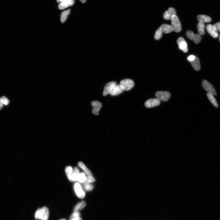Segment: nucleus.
Listing matches in <instances>:
<instances>
[{"mask_svg": "<svg viewBox=\"0 0 220 220\" xmlns=\"http://www.w3.org/2000/svg\"><path fill=\"white\" fill-rule=\"evenodd\" d=\"M0 100H1L3 105H7L10 102L9 100L5 96H3L0 98Z\"/></svg>", "mask_w": 220, "mask_h": 220, "instance_id": "c85d7f7f", "label": "nucleus"}, {"mask_svg": "<svg viewBox=\"0 0 220 220\" xmlns=\"http://www.w3.org/2000/svg\"><path fill=\"white\" fill-rule=\"evenodd\" d=\"M176 11L174 8L172 7L169 8L168 10L166 11L164 13V19L167 20H170L172 16L176 15Z\"/></svg>", "mask_w": 220, "mask_h": 220, "instance_id": "ddd939ff", "label": "nucleus"}, {"mask_svg": "<svg viewBox=\"0 0 220 220\" xmlns=\"http://www.w3.org/2000/svg\"><path fill=\"white\" fill-rule=\"evenodd\" d=\"M214 26L215 27V28H216L217 31H219V32H220V21L215 24L214 25Z\"/></svg>", "mask_w": 220, "mask_h": 220, "instance_id": "473e14b6", "label": "nucleus"}, {"mask_svg": "<svg viewBox=\"0 0 220 220\" xmlns=\"http://www.w3.org/2000/svg\"><path fill=\"white\" fill-rule=\"evenodd\" d=\"M120 85L124 91H129L134 87V83L131 79H126L121 80Z\"/></svg>", "mask_w": 220, "mask_h": 220, "instance_id": "7ed1b4c3", "label": "nucleus"}, {"mask_svg": "<svg viewBox=\"0 0 220 220\" xmlns=\"http://www.w3.org/2000/svg\"><path fill=\"white\" fill-rule=\"evenodd\" d=\"M74 0H64L62 1L58 5V8L60 10L64 9L66 8L74 5Z\"/></svg>", "mask_w": 220, "mask_h": 220, "instance_id": "f8f14e48", "label": "nucleus"}, {"mask_svg": "<svg viewBox=\"0 0 220 220\" xmlns=\"http://www.w3.org/2000/svg\"><path fill=\"white\" fill-rule=\"evenodd\" d=\"M219 41H220V37H219Z\"/></svg>", "mask_w": 220, "mask_h": 220, "instance_id": "ea45409f", "label": "nucleus"}, {"mask_svg": "<svg viewBox=\"0 0 220 220\" xmlns=\"http://www.w3.org/2000/svg\"><path fill=\"white\" fill-rule=\"evenodd\" d=\"M206 29L208 32L214 38H217L218 37L219 34L218 31L214 25L208 24L206 26Z\"/></svg>", "mask_w": 220, "mask_h": 220, "instance_id": "9b49d317", "label": "nucleus"}, {"mask_svg": "<svg viewBox=\"0 0 220 220\" xmlns=\"http://www.w3.org/2000/svg\"><path fill=\"white\" fill-rule=\"evenodd\" d=\"M197 20L201 23H207L212 21V19L209 16L204 15H199L197 17Z\"/></svg>", "mask_w": 220, "mask_h": 220, "instance_id": "f3484780", "label": "nucleus"}, {"mask_svg": "<svg viewBox=\"0 0 220 220\" xmlns=\"http://www.w3.org/2000/svg\"><path fill=\"white\" fill-rule=\"evenodd\" d=\"M74 189L76 195L81 199H83L85 197V193L80 184L76 183L74 185Z\"/></svg>", "mask_w": 220, "mask_h": 220, "instance_id": "9d476101", "label": "nucleus"}, {"mask_svg": "<svg viewBox=\"0 0 220 220\" xmlns=\"http://www.w3.org/2000/svg\"><path fill=\"white\" fill-rule=\"evenodd\" d=\"M3 104L1 100H0V110H1L3 108Z\"/></svg>", "mask_w": 220, "mask_h": 220, "instance_id": "f704fd0d", "label": "nucleus"}, {"mask_svg": "<svg viewBox=\"0 0 220 220\" xmlns=\"http://www.w3.org/2000/svg\"><path fill=\"white\" fill-rule=\"evenodd\" d=\"M80 1L83 3H84L87 0H80Z\"/></svg>", "mask_w": 220, "mask_h": 220, "instance_id": "e433bc0d", "label": "nucleus"}, {"mask_svg": "<svg viewBox=\"0 0 220 220\" xmlns=\"http://www.w3.org/2000/svg\"><path fill=\"white\" fill-rule=\"evenodd\" d=\"M124 91L120 84H116L109 94L112 96H114L119 95Z\"/></svg>", "mask_w": 220, "mask_h": 220, "instance_id": "4468645a", "label": "nucleus"}, {"mask_svg": "<svg viewBox=\"0 0 220 220\" xmlns=\"http://www.w3.org/2000/svg\"><path fill=\"white\" fill-rule=\"evenodd\" d=\"M91 104L92 107V113L96 115H98L99 114V112L102 107L101 103L98 101H93Z\"/></svg>", "mask_w": 220, "mask_h": 220, "instance_id": "1a4fd4ad", "label": "nucleus"}, {"mask_svg": "<svg viewBox=\"0 0 220 220\" xmlns=\"http://www.w3.org/2000/svg\"><path fill=\"white\" fill-rule=\"evenodd\" d=\"M116 84V82L114 81L107 83L104 87V91L103 92V96H105L109 94Z\"/></svg>", "mask_w": 220, "mask_h": 220, "instance_id": "6e6552de", "label": "nucleus"}, {"mask_svg": "<svg viewBox=\"0 0 220 220\" xmlns=\"http://www.w3.org/2000/svg\"><path fill=\"white\" fill-rule=\"evenodd\" d=\"M185 40L183 37H179L177 40V43L178 45H179L182 42L185 41Z\"/></svg>", "mask_w": 220, "mask_h": 220, "instance_id": "2f4dec72", "label": "nucleus"}, {"mask_svg": "<svg viewBox=\"0 0 220 220\" xmlns=\"http://www.w3.org/2000/svg\"><path fill=\"white\" fill-rule=\"evenodd\" d=\"M82 187L83 189L85 191H91L94 188V186L92 184L86 181L82 183Z\"/></svg>", "mask_w": 220, "mask_h": 220, "instance_id": "6ab92c4d", "label": "nucleus"}, {"mask_svg": "<svg viewBox=\"0 0 220 220\" xmlns=\"http://www.w3.org/2000/svg\"><path fill=\"white\" fill-rule=\"evenodd\" d=\"M78 165L79 167L84 171L85 173L86 174L87 177H93L92 174L90 171L87 167L86 166L83 162H79L78 163Z\"/></svg>", "mask_w": 220, "mask_h": 220, "instance_id": "a211bd4d", "label": "nucleus"}, {"mask_svg": "<svg viewBox=\"0 0 220 220\" xmlns=\"http://www.w3.org/2000/svg\"><path fill=\"white\" fill-rule=\"evenodd\" d=\"M86 206V203L84 201L80 202L74 208V212L79 211L83 209Z\"/></svg>", "mask_w": 220, "mask_h": 220, "instance_id": "b1692460", "label": "nucleus"}, {"mask_svg": "<svg viewBox=\"0 0 220 220\" xmlns=\"http://www.w3.org/2000/svg\"><path fill=\"white\" fill-rule=\"evenodd\" d=\"M155 95L160 100L163 102L167 101L171 97L170 93L167 91L157 92L155 93Z\"/></svg>", "mask_w": 220, "mask_h": 220, "instance_id": "423d86ee", "label": "nucleus"}, {"mask_svg": "<svg viewBox=\"0 0 220 220\" xmlns=\"http://www.w3.org/2000/svg\"><path fill=\"white\" fill-rule=\"evenodd\" d=\"M171 22V26L173 31L176 33H179L182 29L181 25L178 17L175 15L172 16L170 19Z\"/></svg>", "mask_w": 220, "mask_h": 220, "instance_id": "f03ea898", "label": "nucleus"}, {"mask_svg": "<svg viewBox=\"0 0 220 220\" xmlns=\"http://www.w3.org/2000/svg\"><path fill=\"white\" fill-rule=\"evenodd\" d=\"M49 214L48 209L44 207L37 210L35 214V217L37 220H48Z\"/></svg>", "mask_w": 220, "mask_h": 220, "instance_id": "f257e3e1", "label": "nucleus"}, {"mask_svg": "<svg viewBox=\"0 0 220 220\" xmlns=\"http://www.w3.org/2000/svg\"><path fill=\"white\" fill-rule=\"evenodd\" d=\"M70 12V10L69 9L61 13L60 18L62 23H64L65 22Z\"/></svg>", "mask_w": 220, "mask_h": 220, "instance_id": "393cba45", "label": "nucleus"}, {"mask_svg": "<svg viewBox=\"0 0 220 220\" xmlns=\"http://www.w3.org/2000/svg\"><path fill=\"white\" fill-rule=\"evenodd\" d=\"M179 47L185 53H187L188 51V48L187 44L185 41L182 42L179 45Z\"/></svg>", "mask_w": 220, "mask_h": 220, "instance_id": "a878e982", "label": "nucleus"}, {"mask_svg": "<svg viewBox=\"0 0 220 220\" xmlns=\"http://www.w3.org/2000/svg\"><path fill=\"white\" fill-rule=\"evenodd\" d=\"M80 174L78 168L77 167H75L73 172L72 177V182L78 181Z\"/></svg>", "mask_w": 220, "mask_h": 220, "instance_id": "4be33fe9", "label": "nucleus"}, {"mask_svg": "<svg viewBox=\"0 0 220 220\" xmlns=\"http://www.w3.org/2000/svg\"><path fill=\"white\" fill-rule=\"evenodd\" d=\"M60 220H66L65 219H60Z\"/></svg>", "mask_w": 220, "mask_h": 220, "instance_id": "58836bf2", "label": "nucleus"}, {"mask_svg": "<svg viewBox=\"0 0 220 220\" xmlns=\"http://www.w3.org/2000/svg\"><path fill=\"white\" fill-rule=\"evenodd\" d=\"M187 37L193 41L195 44L199 43L201 41L202 38L199 34H195L193 31L188 30L186 32Z\"/></svg>", "mask_w": 220, "mask_h": 220, "instance_id": "39448f33", "label": "nucleus"}, {"mask_svg": "<svg viewBox=\"0 0 220 220\" xmlns=\"http://www.w3.org/2000/svg\"><path fill=\"white\" fill-rule=\"evenodd\" d=\"M73 172V168L71 167H67L65 169V172L67 177L69 180L71 182H72V177Z\"/></svg>", "mask_w": 220, "mask_h": 220, "instance_id": "aec40b11", "label": "nucleus"}, {"mask_svg": "<svg viewBox=\"0 0 220 220\" xmlns=\"http://www.w3.org/2000/svg\"><path fill=\"white\" fill-rule=\"evenodd\" d=\"M85 181L89 183H92L95 182L96 181V179L93 177H87L86 180Z\"/></svg>", "mask_w": 220, "mask_h": 220, "instance_id": "7c9ffc66", "label": "nucleus"}, {"mask_svg": "<svg viewBox=\"0 0 220 220\" xmlns=\"http://www.w3.org/2000/svg\"><path fill=\"white\" fill-rule=\"evenodd\" d=\"M195 56L192 55L189 56L187 58V59L189 62H191L193 61L195 59Z\"/></svg>", "mask_w": 220, "mask_h": 220, "instance_id": "72a5a7b5", "label": "nucleus"}, {"mask_svg": "<svg viewBox=\"0 0 220 220\" xmlns=\"http://www.w3.org/2000/svg\"><path fill=\"white\" fill-rule=\"evenodd\" d=\"M205 25L204 23L199 22L197 25V28L198 32L201 35H203L205 34Z\"/></svg>", "mask_w": 220, "mask_h": 220, "instance_id": "5701e85b", "label": "nucleus"}, {"mask_svg": "<svg viewBox=\"0 0 220 220\" xmlns=\"http://www.w3.org/2000/svg\"><path fill=\"white\" fill-rule=\"evenodd\" d=\"M70 220H82V219L80 217H79L75 218Z\"/></svg>", "mask_w": 220, "mask_h": 220, "instance_id": "c9c22d12", "label": "nucleus"}, {"mask_svg": "<svg viewBox=\"0 0 220 220\" xmlns=\"http://www.w3.org/2000/svg\"><path fill=\"white\" fill-rule=\"evenodd\" d=\"M202 85L203 88L208 93L211 94L213 96L217 95V93L213 85L207 80H203L202 82Z\"/></svg>", "mask_w": 220, "mask_h": 220, "instance_id": "20e7f679", "label": "nucleus"}, {"mask_svg": "<svg viewBox=\"0 0 220 220\" xmlns=\"http://www.w3.org/2000/svg\"><path fill=\"white\" fill-rule=\"evenodd\" d=\"M87 177L84 173H82L80 174L78 181L82 183L86 181Z\"/></svg>", "mask_w": 220, "mask_h": 220, "instance_id": "cd10ccee", "label": "nucleus"}, {"mask_svg": "<svg viewBox=\"0 0 220 220\" xmlns=\"http://www.w3.org/2000/svg\"><path fill=\"white\" fill-rule=\"evenodd\" d=\"M64 1V0H57V3H59L61 2L62 1Z\"/></svg>", "mask_w": 220, "mask_h": 220, "instance_id": "4c0bfd02", "label": "nucleus"}, {"mask_svg": "<svg viewBox=\"0 0 220 220\" xmlns=\"http://www.w3.org/2000/svg\"><path fill=\"white\" fill-rule=\"evenodd\" d=\"M194 70L195 71H199L201 69L200 62L199 58L195 56L194 60L190 62Z\"/></svg>", "mask_w": 220, "mask_h": 220, "instance_id": "2eb2a0df", "label": "nucleus"}, {"mask_svg": "<svg viewBox=\"0 0 220 220\" xmlns=\"http://www.w3.org/2000/svg\"><path fill=\"white\" fill-rule=\"evenodd\" d=\"M162 32L165 33H169L172 32L173 31L172 27L171 25L163 24L160 27Z\"/></svg>", "mask_w": 220, "mask_h": 220, "instance_id": "dca6fc26", "label": "nucleus"}, {"mask_svg": "<svg viewBox=\"0 0 220 220\" xmlns=\"http://www.w3.org/2000/svg\"><path fill=\"white\" fill-rule=\"evenodd\" d=\"M163 32L160 27L157 30L155 33L154 38L156 40H158L160 39L162 37Z\"/></svg>", "mask_w": 220, "mask_h": 220, "instance_id": "bb28decb", "label": "nucleus"}, {"mask_svg": "<svg viewBox=\"0 0 220 220\" xmlns=\"http://www.w3.org/2000/svg\"><path fill=\"white\" fill-rule=\"evenodd\" d=\"M80 213L79 211L75 212L71 215L70 217V220L73 219L80 217Z\"/></svg>", "mask_w": 220, "mask_h": 220, "instance_id": "c756f323", "label": "nucleus"}, {"mask_svg": "<svg viewBox=\"0 0 220 220\" xmlns=\"http://www.w3.org/2000/svg\"><path fill=\"white\" fill-rule=\"evenodd\" d=\"M161 101L158 98H151L146 101L145 106L148 108L159 106L160 104Z\"/></svg>", "mask_w": 220, "mask_h": 220, "instance_id": "0eeeda50", "label": "nucleus"}, {"mask_svg": "<svg viewBox=\"0 0 220 220\" xmlns=\"http://www.w3.org/2000/svg\"><path fill=\"white\" fill-rule=\"evenodd\" d=\"M209 100L212 104L215 107L218 108L219 106L218 103L213 96L211 94L207 93L206 94Z\"/></svg>", "mask_w": 220, "mask_h": 220, "instance_id": "412c9836", "label": "nucleus"}]
</instances>
